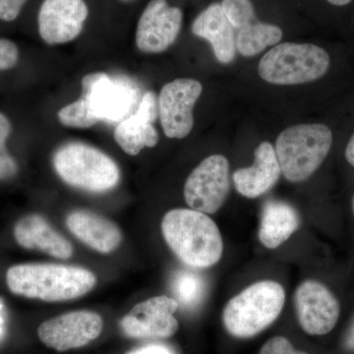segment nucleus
I'll return each mask as SVG.
<instances>
[{"label": "nucleus", "instance_id": "f257e3e1", "mask_svg": "<svg viewBox=\"0 0 354 354\" xmlns=\"http://www.w3.org/2000/svg\"><path fill=\"white\" fill-rule=\"evenodd\" d=\"M6 283L14 295L46 302H64L84 297L95 288V274L78 266L27 263L12 266Z\"/></svg>", "mask_w": 354, "mask_h": 354}, {"label": "nucleus", "instance_id": "f03ea898", "mask_svg": "<svg viewBox=\"0 0 354 354\" xmlns=\"http://www.w3.org/2000/svg\"><path fill=\"white\" fill-rule=\"evenodd\" d=\"M165 242L177 258L194 269L216 265L223 256L220 230L207 214L193 209H174L162 221Z\"/></svg>", "mask_w": 354, "mask_h": 354}, {"label": "nucleus", "instance_id": "7ed1b4c3", "mask_svg": "<svg viewBox=\"0 0 354 354\" xmlns=\"http://www.w3.org/2000/svg\"><path fill=\"white\" fill-rule=\"evenodd\" d=\"M335 133L326 123H309L286 128L276 142L281 174L291 183L313 176L329 157Z\"/></svg>", "mask_w": 354, "mask_h": 354}, {"label": "nucleus", "instance_id": "20e7f679", "mask_svg": "<svg viewBox=\"0 0 354 354\" xmlns=\"http://www.w3.org/2000/svg\"><path fill=\"white\" fill-rule=\"evenodd\" d=\"M286 291L274 281L249 286L232 297L223 312L225 330L237 339H250L264 332L283 311Z\"/></svg>", "mask_w": 354, "mask_h": 354}, {"label": "nucleus", "instance_id": "39448f33", "mask_svg": "<svg viewBox=\"0 0 354 354\" xmlns=\"http://www.w3.org/2000/svg\"><path fill=\"white\" fill-rule=\"evenodd\" d=\"M332 66V55L323 46L285 43L274 46L262 57L259 74L274 85H298L322 80Z\"/></svg>", "mask_w": 354, "mask_h": 354}, {"label": "nucleus", "instance_id": "423d86ee", "mask_svg": "<svg viewBox=\"0 0 354 354\" xmlns=\"http://www.w3.org/2000/svg\"><path fill=\"white\" fill-rule=\"evenodd\" d=\"M53 165L65 183L88 192H108L120 183V169L113 158L82 142L59 147L53 153Z\"/></svg>", "mask_w": 354, "mask_h": 354}, {"label": "nucleus", "instance_id": "0eeeda50", "mask_svg": "<svg viewBox=\"0 0 354 354\" xmlns=\"http://www.w3.org/2000/svg\"><path fill=\"white\" fill-rule=\"evenodd\" d=\"M82 97L100 122L120 123L136 113L142 97L131 81L104 72H93L82 79Z\"/></svg>", "mask_w": 354, "mask_h": 354}, {"label": "nucleus", "instance_id": "6e6552de", "mask_svg": "<svg viewBox=\"0 0 354 354\" xmlns=\"http://www.w3.org/2000/svg\"><path fill=\"white\" fill-rule=\"evenodd\" d=\"M230 165L221 155H213L193 169L184 185L188 206L204 214H215L230 192Z\"/></svg>", "mask_w": 354, "mask_h": 354}, {"label": "nucleus", "instance_id": "1a4fd4ad", "mask_svg": "<svg viewBox=\"0 0 354 354\" xmlns=\"http://www.w3.org/2000/svg\"><path fill=\"white\" fill-rule=\"evenodd\" d=\"M202 84L189 78L165 84L158 99V116L165 136L183 139L194 127L193 108L202 94Z\"/></svg>", "mask_w": 354, "mask_h": 354}, {"label": "nucleus", "instance_id": "9d476101", "mask_svg": "<svg viewBox=\"0 0 354 354\" xmlns=\"http://www.w3.org/2000/svg\"><path fill=\"white\" fill-rule=\"evenodd\" d=\"M104 321L99 314L78 310L46 321L38 329L39 339L59 353L87 346L101 335Z\"/></svg>", "mask_w": 354, "mask_h": 354}, {"label": "nucleus", "instance_id": "9b49d317", "mask_svg": "<svg viewBox=\"0 0 354 354\" xmlns=\"http://www.w3.org/2000/svg\"><path fill=\"white\" fill-rule=\"evenodd\" d=\"M178 307V302L167 295L149 298L135 305L121 319V330L132 339H167L179 329L174 315Z\"/></svg>", "mask_w": 354, "mask_h": 354}, {"label": "nucleus", "instance_id": "f8f14e48", "mask_svg": "<svg viewBox=\"0 0 354 354\" xmlns=\"http://www.w3.org/2000/svg\"><path fill=\"white\" fill-rule=\"evenodd\" d=\"M298 323L306 334L325 335L339 321L341 306L332 291L320 281L308 279L298 286L295 295Z\"/></svg>", "mask_w": 354, "mask_h": 354}, {"label": "nucleus", "instance_id": "ddd939ff", "mask_svg": "<svg viewBox=\"0 0 354 354\" xmlns=\"http://www.w3.org/2000/svg\"><path fill=\"white\" fill-rule=\"evenodd\" d=\"M183 13L167 0H151L137 25V48L142 53H160L174 44L183 27Z\"/></svg>", "mask_w": 354, "mask_h": 354}, {"label": "nucleus", "instance_id": "4468645a", "mask_svg": "<svg viewBox=\"0 0 354 354\" xmlns=\"http://www.w3.org/2000/svg\"><path fill=\"white\" fill-rule=\"evenodd\" d=\"M88 15L84 0H44L38 15L39 36L50 46L70 43L82 32Z\"/></svg>", "mask_w": 354, "mask_h": 354}, {"label": "nucleus", "instance_id": "2eb2a0df", "mask_svg": "<svg viewBox=\"0 0 354 354\" xmlns=\"http://www.w3.org/2000/svg\"><path fill=\"white\" fill-rule=\"evenodd\" d=\"M158 114V99L153 92L142 95L136 113L116 125L114 139L127 155L137 156L144 148L158 145V134L153 121Z\"/></svg>", "mask_w": 354, "mask_h": 354}, {"label": "nucleus", "instance_id": "dca6fc26", "mask_svg": "<svg viewBox=\"0 0 354 354\" xmlns=\"http://www.w3.org/2000/svg\"><path fill=\"white\" fill-rule=\"evenodd\" d=\"M14 239L21 247L39 251L57 259L67 260L73 256V246L51 227L43 216L32 214L16 223Z\"/></svg>", "mask_w": 354, "mask_h": 354}, {"label": "nucleus", "instance_id": "f3484780", "mask_svg": "<svg viewBox=\"0 0 354 354\" xmlns=\"http://www.w3.org/2000/svg\"><path fill=\"white\" fill-rule=\"evenodd\" d=\"M65 223L76 239L99 253H111L122 241L120 227L113 221L93 212L86 209L71 212Z\"/></svg>", "mask_w": 354, "mask_h": 354}, {"label": "nucleus", "instance_id": "a211bd4d", "mask_svg": "<svg viewBox=\"0 0 354 354\" xmlns=\"http://www.w3.org/2000/svg\"><path fill=\"white\" fill-rule=\"evenodd\" d=\"M254 155L252 167L237 169L232 176L236 190L249 199L260 197L271 189L281 174L276 151L271 143H261Z\"/></svg>", "mask_w": 354, "mask_h": 354}, {"label": "nucleus", "instance_id": "6ab92c4d", "mask_svg": "<svg viewBox=\"0 0 354 354\" xmlns=\"http://www.w3.org/2000/svg\"><path fill=\"white\" fill-rule=\"evenodd\" d=\"M192 32L211 44L216 59L221 64H228L234 59L236 53L235 30L220 3L211 4L199 14L193 22Z\"/></svg>", "mask_w": 354, "mask_h": 354}, {"label": "nucleus", "instance_id": "aec40b11", "mask_svg": "<svg viewBox=\"0 0 354 354\" xmlns=\"http://www.w3.org/2000/svg\"><path fill=\"white\" fill-rule=\"evenodd\" d=\"M300 225L297 209L288 203H266L261 216L259 239L269 249H276L285 243Z\"/></svg>", "mask_w": 354, "mask_h": 354}, {"label": "nucleus", "instance_id": "412c9836", "mask_svg": "<svg viewBox=\"0 0 354 354\" xmlns=\"http://www.w3.org/2000/svg\"><path fill=\"white\" fill-rule=\"evenodd\" d=\"M283 38V31L276 25L266 24L257 20L235 32L236 50L246 57L262 53L268 46H276Z\"/></svg>", "mask_w": 354, "mask_h": 354}, {"label": "nucleus", "instance_id": "4be33fe9", "mask_svg": "<svg viewBox=\"0 0 354 354\" xmlns=\"http://www.w3.org/2000/svg\"><path fill=\"white\" fill-rule=\"evenodd\" d=\"M171 288L178 304L184 307H195L204 299L206 283L196 272L179 271L174 274Z\"/></svg>", "mask_w": 354, "mask_h": 354}, {"label": "nucleus", "instance_id": "5701e85b", "mask_svg": "<svg viewBox=\"0 0 354 354\" xmlns=\"http://www.w3.org/2000/svg\"><path fill=\"white\" fill-rule=\"evenodd\" d=\"M57 118L64 127L78 129H87L100 122L82 97L60 109Z\"/></svg>", "mask_w": 354, "mask_h": 354}, {"label": "nucleus", "instance_id": "b1692460", "mask_svg": "<svg viewBox=\"0 0 354 354\" xmlns=\"http://www.w3.org/2000/svg\"><path fill=\"white\" fill-rule=\"evenodd\" d=\"M221 6L235 32L257 20L251 0H223Z\"/></svg>", "mask_w": 354, "mask_h": 354}, {"label": "nucleus", "instance_id": "393cba45", "mask_svg": "<svg viewBox=\"0 0 354 354\" xmlns=\"http://www.w3.org/2000/svg\"><path fill=\"white\" fill-rule=\"evenodd\" d=\"M260 354H309L293 346L285 337L277 335L266 342L261 348Z\"/></svg>", "mask_w": 354, "mask_h": 354}, {"label": "nucleus", "instance_id": "a878e982", "mask_svg": "<svg viewBox=\"0 0 354 354\" xmlns=\"http://www.w3.org/2000/svg\"><path fill=\"white\" fill-rule=\"evenodd\" d=\"M19 59L17 44L10 39H0V71L13 68Z\"/></svg>", "mask_w": 354, "mask_h": 354}, {"label": "nucleus", "instance_id": "bb28decb", "mask_svg": "<svg viewBox=\"0 0 354 354\" xmlns=\"http://www.w3.org/2000/svg\"><path fill=\"white\" fill-rule=\"evenodd\" d=\"M28 0H0V20L12 22L17 19Z\"/></svg>", "mask_w": 354, "mask_h": 354}, {"label": "nucleus", "instance_id": "cd10ccee", "mask_svg": "<svg viewBox=\"0 0 354 354\" xmlns=\"http://www.w3.org/2000/svg\"><path fill=\"white\" fill-rule=\"evenodd\" d=\"M127 354H174L169 346L165 344H150L133 349Z\"/></svg>", "mask_w": 354, "mask_h": 354}, {"label": "nucleus", "instance_id": "c85d7f7f", "mask_svg": "<svg viewBox=\"0 0 354 354\" xmlns=\"http://www.w3.org/2000/svg\"><path fill=\"white\" fill-rule=\"evenodd\" d=\"M11 132V123L6 115L0 113V153L6 148L7 139Z\"/></svg>", "mask_w": 354, "mask_h": 354}, {"label": "nucleus", "instance_id": "c756f323", "mask_svg": "<svg viewBox=\"0 0 354 354\" xmlns=\"http://www.w3.org/2000/svg\"><path fill=\"white\" fill-rule=\"evenodd\" d=\"M344 157L348 165L354 169V127L346 139L344 149Z\"/></svg>", "mask_w": 354, "mask_h": 354}, {"label": "nucleus", "instance_id": "7c9ffc66", "mask_svg": "<svg viewBox=\"0 0 354 354\" xmlns=\"http://www.w3.org/2000/svg\"><path fill=\"white\" fill-rule=\"evenodd\" d=\"M346 346L349 351H354V322L346 337Z\"/></svg>", "mask_w": 354, "mask_h": 354}, {"label": "nucleus", "instance_id": "2f4dec72", "mask_svg": "<svg viewBox=\"0 0 354 354\" xmlns=\"http://www.w3.org/2000/svg\"><path fill=\"white\" fill-rule=\"evenodd\" d=\"M330 6L335 7H344L353 3L354 0H326Z\"/></svg>", "mask_w": 354, "mask_h": 354}, {"label": "nucleus", "instance_id": "473e14b6", "mask_svg": "<svg viewBox=\"0 0 354 354\" xmlns=\"http://www.w3.org/2000/svg\"><path fill=\"white\" fill-rule=\"evenodd\" d=\"M118 1L122 2V3H131V2L136 1V0H118Z\"/></svg>", "mask_w": 354, "mask_h": 354}, {"label": "nucleus", "instance_id": "72a5a7b5", "mask_svg": "<svg viewBox=\"0 0 354 354\" xmlns=\"http://www.w3.org/2000/svg\"><path fill=\"white\" fill-rule=\"evenodd\" d=\"M353 213H354V197H353Z\"/></svg>", "mask_w": 354, "mask_h": 354}]
</instances>
